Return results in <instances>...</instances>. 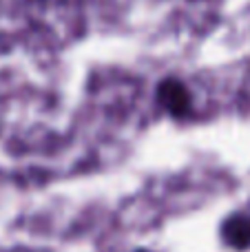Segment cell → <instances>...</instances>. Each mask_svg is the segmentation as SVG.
Wrapping results in <instances>:
<instances>
[{"label":"cell","instance_id":"3","mask_svg":"<svg viewBox=\"0 0 250 252\" xmlns=\"http://www.w3.org/2000/svg\"><path fill=\"white\" fill-rule=\"evenodd\" d=\"M140 252H144V250H140Z\"/></svg>","mask_w":250,"mask_h":252},{"label":"cell","instance_id":"1","mask_svg":"<svg viewBox=\"0 0 250 252\" xmlns=\"http://www.w3.org/2000/svg\"><path fill=\"white\" fill-rule=\"evenodd\" d=\"M157 100L164 109L175 118H184L190 113V93L180 80L168 78L157 87Z\"/></svg>","mask_w":250,"mask_h":252},{"label":"cell","instance_id":"2","mask_svg":"<svg viewBox=\"0 0 250 252\" xmlns=\"http://www.w3.org/2000/svg\"><path fill=\"white\" fill-rule=\"evenodd\" d=\"M224 239L235 248H248L250 246V219L244 215H233L224 223Z\"/></svg>","mask_w":250,"mask_h":252}]
</instances>
